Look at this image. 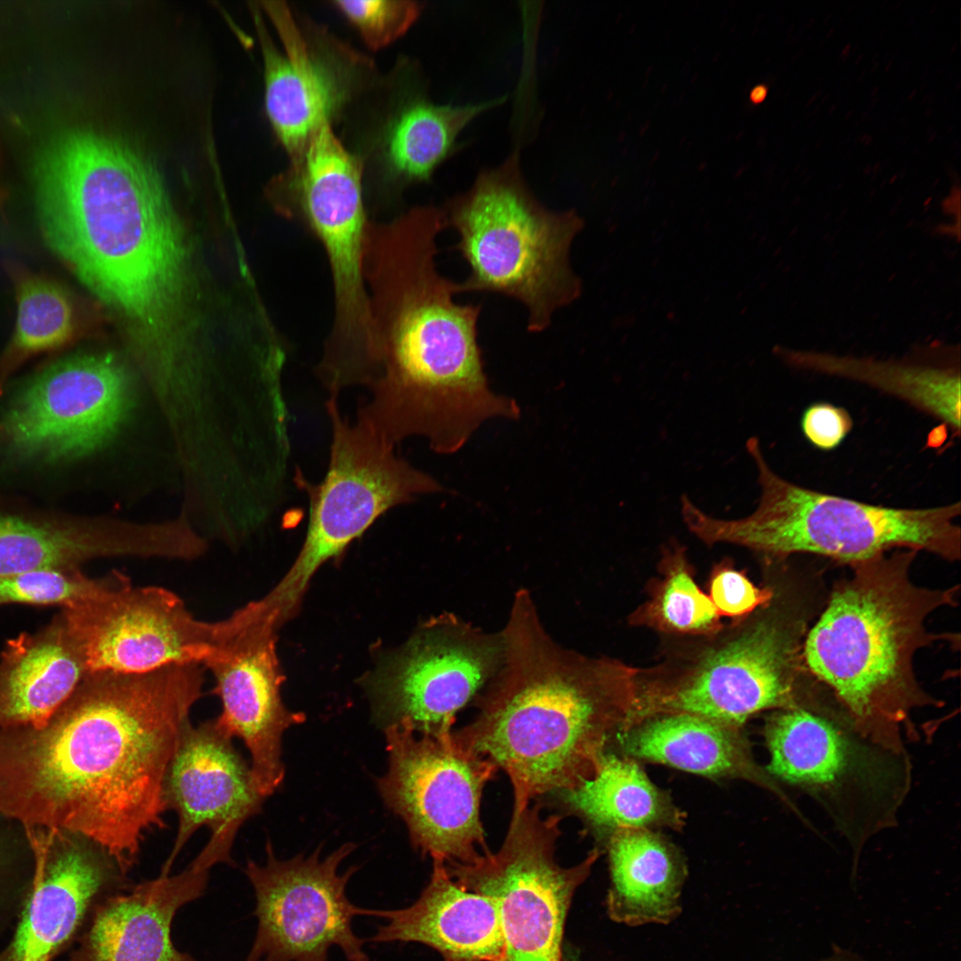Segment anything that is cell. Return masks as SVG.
I'll use <instances>...</instances> for the list:
<instances>
[{
	"instance_id": "1",
	"label": "cell",
	"mask_w": 961,
	"mask_h": 961,
	"mask_svg": "<svg viewBox=\"0 0 961 961\" xmlns=\"http://www.w3.org/2000/svg\"><path fill=\"white\" fill-rule=\"evenodd\" d=\"M47 247L119 320L148 381L177 383L206 359L193 250L156 166L124 140L70 127L32 172Z\"/></svg>"
},
{
	"instance_id": "2",
	"label": "cell",
	"mask_w": 961,
	"mask_h": 961,
	"mask_svg": "<svg viewBox=\"0 0 961 961\" xmlns=\"http://www.w3.org/2000/svg\"><path fill=\"white\" fill-rule=\"evenodd\" d=\"M198 664L86 674L40 727L0 728V814L101 848L124 874L166 827V775L202 696Z\"/></svg>"
},
{
	"instance_id": "3",
	"label": "cell",
	"mask_w": 961,
	"mask_h": 961,
	"mask_svg": "<svg viewBox=\"0 0 961 961\" xmlns=\"http://www.w3.org/2000/svg\"><path fill=\"white\" fill-rule=\"evenodd\" d=\"M446 228L434 206L368 222L363 271L376 355L357 414L392 446L421 437L444 455L486 421L521 414L513 399L489 387L478 340L481 305L456 303L460 281L438 269Z\"/></svg>"
},
{
	"instance_id": "4",
	"label": "cell",
	"mask_w": 961,
	"mask_h": 961,
	"mask_svg": "<svg viewBox=\"0 0 961 961\" xmlns=\"http://www.w3.org/2000/svg\"><path fill=\"white\" fill-rule=\"evenodd\" d=\"M501 632L503 664L480 692L475 719L455 733L507 774L518 812L596 773L632 712L638 668L560 645L527 589L515 593Z\"/></svg>"
},
{
	"instance_id": "5",
	"label": "cell",
	"mask_w": 961,
	"mask_h": 961,
	"mask_svg": "<svg viewBox=\"0 0 961 961\" xmlns=\"http://www.w3.org/2000/svg\"><path fill=\"white\" fill-rule=\"evenodd\" d=\"M763 564L771 600L715 634L680 639L656 665L638 668L627 726L653 715L687 713L742 727L761 712L832 702L804 657L828 595L822 571L790 558Z\"/></svg>"
},
{
	"instance_id": "6",
	"label": "cell",
	"mask_w": 961,
	"mask_h": 961,
	"mask_svg": "<svg viewBox=\"0 0 961 961\" xmlns=\"http://www.w3.org/2000/svg\"><path fill=\"white\" fill-rule=\"evenodd\" d=\"M918 552L900 549L849 566L828 591L804 646L805 664L855 727L886 746L905 748L913 712L940 707L918 682L915 656L951 634L930 631L927 618L957 605L959 585L916 584Z\"/></svg>"
},
{
	"instance_id": "7",
	"label": "cell",
	"mask_w": 961,
	"mask_h": 961,
	"mask_svg": "<svg viewBox=\"0 0 961 961\" xmlns=\"http://www.w3.org/2000/svg\"><path fill=\"white\" fill-rule=\"evenodd\" d=\"M747 450L761 489L750 514L722 519L707 513L688 497L680 501L685 526L704 544L741 546L762 560L812 554L848 566L900 549L927 552L949 562L960 559L961 530L955 522L960 502L893 508L825 494L777 474L756 437L747 440Z\"/></svg>"
},
{
	"instance_id": "8",
	"label": "cell",
	"mask_w": 961,
	"mask_h": 961,
	"mask_svg": "<svg viewBox=\"0 0 961 961\" xmlns=\"http://www.w3.org/2000/svg\"><path fill=\"white\" fill-rule=\"evenodd\" d=\"M455 230V249L466 262L462 293H496L521 303L527 329L541 333L553 315L581 295L570 262L584 221L573 209L553 210L528 186L516 153L478 174L442 207Z\"/></svg>"
},
{
	"instance_id": "9",
	"label": "cell",
	"mask_w": 961,
	"mask_h": 961,
	"mask_svg": "<svg viewBox=\"0 0 961 961\" xmlns=\"http://www.w3.org/2000/svg\"><path fill=\"white\" fill-rule=\"evenodd\" d=\"M763 735L765 770L813 798L853 851L896 825L911 783L905 748L866 736L838 705L771 711Z\"/></svg>"
},
{
	"instance_id": "10",
	"label": "cell",
	"mask_w": 961,
	"mask_h": 961,
	"mask_svg": "<svg viewBox=\"0 0 961 961\" xmlns=\"http://www.w3.org/2000/svg\"><path fill=\"white\" fill-rule=\"evenodd\" d=\"M332 440L324 479L312 483L296 469L294 481L307 495L309 524L292 567L262 602L281 623L289 618L307 585L327 560L341 553L389 510L442 491L432 476L398 455L364 420L345 418L336 397H328Z\"/></svg>"
},
{
	"instance_id": "11",
	"label": "cell",
	"mask_w": 961,
	"mask_h": 961,
	"mask_svg": "<svg viewBox=\"0 0 961 961\" xmlns=\"http://www.w3.org/2000/svg\"><path fill=\"white\" fill-rule=\"evenodd\" d=\"M540 806L513 812L505 841L470 865L446 863L466 890L493 899L504 939L503 961H563L566 917L577 889L600 856L562 867L555 859L561 817H543Z\"/></svg>"
},
{
	"instance_id": "12",
	"label": "cell",
	"mask_w": 961,
	"mask_h": 961,
	"mask_svg": "<svg viewBox=\"0 0 961 961\" xmlns=\"http://www.w3.org/2000/svg\"><path fill=\"white\" fill-rule=\"evenodd\" d=\"M361 171L357 157L327 121L315 132L301 159L270 186L276 210L303 224L325 250L334 293L327 338L343 349L365 346L374 336L363 271L369 221Z\"/></svg>"
},
{
	"instance_id": "13",
	"label": "cell",
	"mask_w": 961,
	"mask_h": 961,
	"mask_svg": "<svg viewBox=\"0 0 961 961\" xmlns=\"http://www.w3.org/2000/svg\"><path fill=\"white\" fill-rule=\"evenodd\" d=\"M389 770L379 779L386 804L432 860L470 865L490 851L480 820L485 785L497 768L452 731L387 725Z\"/></svg>"
},
{
	"instance_id": "14",
	"label": "cell",
	"mask_w": 961,
	"mask_h": 961,
	"mask_svg": "<svg viewBox=\"0 0 961 961\" xmlns=\"http://www.w3.org/2000/svg\"><path fill=\"white\" fill-rule=\"evenodd\" d=\"M60 614L86 674H142L170 665H203L217 631V622L196 618L172 591L133 586L116 571Z\"/></svg>"
},
{
	"instance_id": "15",
	"label": "cell",
	"mask_w": 961,
	"mask_h": 961,
	"mask_svg": "<svg viewBox=\"0 0 961 961\" xmlns=\"http://www.w3.org/2000/svg\"><path fill=\"white\" fill-rule=\"evenodd\" d=\"M505 657L502 632H487L451 612L424 622L368 681L387 725L422 732L451 731L456 715L481 692Z\"/></svg>"
},
{
	"instance_id": "16",
	"label": "cell",
	"mask_w": 961,
	"mask_h": 961,
	"mask_svg": "<svg viewBox=\"0 0 961 961\" xmlns=\"http://www.w3.org/2000/svg\"><path fill=\"white\" fill-rule=\"evenodd\" d=\"M136 392L113 353H82L46 367L22 390L7 420L20 453L74 459L108 446L129 419Z\"/></svg>"
},
{
	"instance_id": "17",
	"label": "cell",
	"mask_w": 961,
	"mask_h": 961,
	"mask_svg": "<svg viewBox=\"0 0 961 961\" xmlns=\"http://www.w3.org/2000/svg\"><path fill=\"white\" fill-rule=\"evenodd\" d=\"M267 861H248L245 873L253 885L258 920L255 938L245 961H327L339 947L349 961H369L365 941L351 921L360 908L347 899L345 886L357 870L338 874L341 861L354 849L346 844L324 860L319 851L288 860L267 845Z\"/></svg>"
},
{
	"instance_id": "18",
	"label": "cell",
	"mask_w": 961,
	"mask_h": 961,
	"mask_svg": "<svg viewBox=\"0 0 961 961\" xmlns=\"http://www.w3.org/2000/svg\"><path fill=\"white\" fill-rule=\"evenodd\" d=\"M279 624L257 600L217 621L213 650L204 662L215 680L222 712L217 725L250 752L254 784L262 797L284 778L281 738L305 717L281 701L283 674L276 651Z\"/></svg>"
},
{
	"instance_id": "19",
	"label": "cell",
	"mask_w": 961,
	"mask_h": 961,
	"mask_svg": "<svg viewBox=\"0 0 961 961\" xmlns=\"http://www.w3.org/2000/svg\"><path fill=\"white\" fill-rule=\"evenodd\" d=\"M215 719L184 726L165 779L163 798L178 828L161 874H169L182 849L201 827L209 840L231 850L241 825L259 812L262 796L250 771Z\"/></svg>"
},
{
	"instance_id": "20",
	"label": "cell",
	"mask_w": 961,
	"mask_h": 961,
	"mask_svg": "<svg viewBox=\"0 0 961 961\" xmlns=\"http://www.w3.org/2000/svg\"><path fill=\"white\" fill-rule=\"evenodd\" d=\"M214 859L202 851L181 873L155 879L104 898L72 961H198L173 943L174 917L201 897Z\"/></svg>"
},
{
	"instance_id": "21",
	"label": "cell",
	"mask_w": 961,
	"mask_h": 961,
	"mask_svg": "<svg viewBox=\"0 0 961 961\" xmlns=\"http://www.w3.org/2000/svg\"><path fill=\"white\" fill-rule=\"evenodd\" d=\"M40 866L12 945L11 961H49L107 896L130 887L100 847L67 840L48 866Z\"/></svg>"
},
{
	"instance_id": "22",
	"label": "cell",
	"mask_w": 961,
	"mask_h": 961,
	"mask_svg": "<svg viewBox=\"0 0 961 961\" xmlns=\"http://www.w3.org/2000/svg\"><path fill=\"white\" fill-rule=\"evenodd\" d=\"M385 918L368 941L418 942L445 961H503L504 939L493 899L459 885L446 863L433 860L427 886L410 906L390 910L360 909Z\"/></svg>"
},
{
	"instance_id": "23",
	"label": "cell",
	"mask_w": 961,
	"mask_h": 961,
	"mask_svg": "<svg viewBox=\"0 0 961 961\" xmlns=\"http://www.w3.org/2000/svg\"><path fill=\"white\" fill-rule=\"evenodd\" d=\"M626 756L709 778L763 787L796 812L788 795L755 760L740 726L687 713L645 717L620 732Z\"/></svg>"
},
{
	"instance_id": "24",
	"label": "cell",
	"mask_w": 961,
	"mask_h": 961,
	"mask_svg": "<svg viewBox=\"0 0 961 961\" xmlns=\"http://www.w3.org/2000/svg\"><path fill=\"white\" fill-rule=\"evenodd\" d=\"M284 52L277 49L261 20L255 18L264 63L265 108L271 124L297 163L311 139L336 106L338 93L330 77L310 53L282 2H263Z\"/></svg>"
},
{
	"instance_id": "25",
	"label": "cell",
	"mask_w": 961,
	"mask_h": 961,
	"mask_svg": "<svg viewBox=\"0 0 961 961\" xmlns=\"http://www.w3.org/2000/svg\"><path fill=\"white\" fill-rule=\"evenodd\" d=\"M154 550V533L146 522L0 514V577L38 569H80L97 558H149Z\"/></svg>"
},
{
	"instance_id": "26",
	"label": "cell",
	"mask_w": 961,
	"mask_h": 961,
	"mask_svg": "<svg viewBox=\"0 0 961 961\" xmlns=\"http://www.w3.org/2000/svg\"><path fill=\"white\" fill-rule=\"evenodd\" d=\"M85 675L61 614L9 640L0 656V728L44 726Z\"/></svg>"
},
{
	"instance_id": "27",
	"label": "cell",
	"mask_w": 961,
	"mask_h": 961,
	"mask_svg": "<svg viewBox=\"0 0 961 961\" xmlns=\"http://www.w3.org/2000/svg\"><path fill=\"white\" fill-rule=\"evenodd\" d=\"M609 917L627 926L668 925L682 912L687 877L682 855L652 829L621 828L609 842Z\"/></svg>"
},
{
	"instance_id": "28",
	"label": "cell",
	"mask_w": 961,
	"mask_h": 961,
	"mask_svg": "<svg viewBox=\"0 0 961 961\" xmlns=\"http://www.w3.org/2000/svg\"><path fill=\"white\" fill-rule=\"evenodd\" d=\"M779 356L790 367L845 377L895 395L959 433V366L925 361V357L884 360L789 349H780Z\"/></svg>"
},
{
	"instance_id": "29",
	"label": "cell",
	"mask_w": 961,
	"mask_h": 961,
	"mask_svg": "<svg viewBox=\"0 0 961 961\" xmlns=\"http://www.w3.org/2000/svg\"><path fill=\"white\" fill-rule=\"evenodd\" d=\"M565 793L569 805L597 828L678 830L684 825L668 795L628 756L606 754L593 777Z\"/></svg>"
},
{
	"instance_id": "30",
	"label": "cell",
	"mask_w": 961,
	"mask_h": 961,
	"mask_svg": "<svg viewBox=\"0 0 961 961\" xmlns=\"http://www.w3.org/2000/svg\"><path fill=\"white\" fill-rule=\"evenodd\" d=\"M16 302L12 336L0 357V372L72 343L81 333L78 304L61 283L12 262L5 265Z\"/></svg>"
},
{
	"instance_id": "31",
	"label": "cell",
	"mask_w": 961,
	"mask_h": 961,
	"mask_svg": "<svg viewBox=\"0 0 961 961\" xmlns=\"http://www.w3.org/2000/svg\"><path fill=\"white\" fill-rule=\"evenodd\" d=\"M686 548L671 540L661 551L658 577L649 584L648 598L628 617V624L673 638L715 634L723 623L707 594L695 581Z\"/></svg>"
},
{
	"instance_id": "32",
	"label": "cell",
	"mask_w": 961,
	"mask_h": 961,
	"mask_svg": "<svg viewBox=\"0 0 961 961\" xmlns=\"http://www.w3.org/2000/svg\"><path fill=\"white\" fill-rule=\"evenodd\" d=\"M505 97L466 105L418 101L399 116L388 138L393 169L407 181H427L456 149L457 137L475 117Z\"/></svg>"
},
{
	"instance_id": "33",
	"label": "cell",
	"mask_w": 961,
	"mask_h": 961,
	"mask_svg": "<svg viewBox=\"0 0 961 961\" xmlns=\"http://www.w3.org/2000/svg\"><path fill=\"white\" fill-rule=\"evenodd\" d=\"M103 577L92 578L80 569H38L0 577V605L21 603L66 608L93 593Z\"/></svg>"
},
{
	"instance_id": "34",
	"label": "cell",
	"mask_w": 961,
	"mask_h": 961,
	"mask_svg": "<svg viewBox=\"0 0 961 961\" xmlns=\"http://www.w3.org/2000/svg\"><path fill=\"white\" fill-rule=\"evenodd\" d=\"M335 4L373 49L385 46L403 35L421 12L420 4L414 1H336Z\"/></svg>"
},
{
	"instance_id": "35",
	"label": "cell",
	"mask_w": 961,
	"mask_h": 961,
	"mask_svg": "<svg viewBox=\"0 0 961 961\" xmlns=\"http://www.w3.org/2000/svg\"><path fill=\"white\" fill-rule=\"evenodd\" d=\"M707 592L718 614L732 620L748 616L767 603L773 594L766 579L762 585H756L747 571L736 568L729 558L713 565L707 580Z\"/></svg>"
},
{
	"instance_id": "36",
	"label": "cell",
	"mask_w": 961,
	"mask_h": 961,
	"mask_svg": "<svg viewBox=\"0 0 961 961\" xmlns=\"http://www.w3.org/2000/svg\"><path fill=\"white\" fill-rule=\"evenodd\" d=\"M852 426V418L844 408L828 403L812 405L802 418L806 439L815 447L826 450L837 447Z\"/></svg>"
},
{
	"instance_id": "37",
	"label": "cell",
	"mask_w": 961,
	"mask_h": 961,
	"mask_svg": "<svg viewBox=\"0 0 961 961\" xmlns=\"http://www.w3.org/2000/svg\"><path fill=\"white\" fill-rule=\"evenodd\" d=\"M820 961H865V960H862L861 958H860V957H856V956H854L852 954H850V953H847L845 951L838 949V950H836L834 953H832L830 956L821 959Z\"/></svg>"
},
{
	"instance_id": "38",
	"label": "cell",
	"mask_w": 961,
	"mask_h": 961,
	"mask_svg": "<svg viewBox=\"0 0 961 961\" xmlns=\"http://www.w3.org/2000/svg\"><path fill=\"white\" fill-rule=\"evenodd\" d=\"M767 95V89L764 85H757L754 87L750 93V100L754 103L762 102Z\"/></svg>"
},
{
	"instance_id": "39",
	"label": "cell",
	"mask_w": 961,
	"mask_h": 961,
	"mask_svg": "<svg viewBox=\"0 0 961 961\" xmlns=\"http://www.w3.org/2000/svg\"><path fill=\"white\" fill-rule=\"evenodd\" d=\"M564 961H580L576 954L568 955Z\"/></svg>"
},
{
	"instance_id": "40",
	"label": "cell",
	"mask_w": 961,
	"mask_h": 961,
	"mask_svg": "<svg viewBox=\"0 0 961 961\" xmlns=\"http://www.w3.org/2000/svg\"><path fill=\"white\" fill-rule=\"evenodd\" d=\"M3 201H4V192H3V190H1V187H0V206H2Z\"/></svg>"
}]
</instances>
